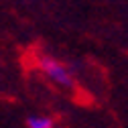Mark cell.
<instances>
[{"label":"cell","instance_id":"obj_1","mask_svg":"<svg viewBox=\"0 0 128 128\" xmlns=\"http://www.w3.org/2000/svg\"><path fill=\"white\" fill-rule=\"evenodd\" d=\"M39 65H41V69L47 73V77L53 79L55 84H59V86H63V88H71V86H73V75H71V71L63 65V63H59L57 59H53V57H41Z\"/></svg>","mask_w":128,"mask_h":128},{"label":"cell","instance_id":"obj_2","mask_svg":"<svg viewBox=\"0 0 128 128\" xmlns=\"http://www.w3.org/2000/svg\"><path fill=\"white\" fill-rule=\"evenodd\" d=\"M28 128H53V122L49 118H39V116H33L26 120Z\"/></svg>","mask_w":128,"mask_h":128}]
</instances>
